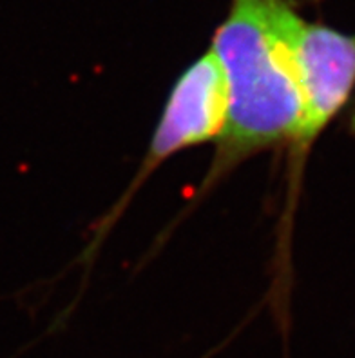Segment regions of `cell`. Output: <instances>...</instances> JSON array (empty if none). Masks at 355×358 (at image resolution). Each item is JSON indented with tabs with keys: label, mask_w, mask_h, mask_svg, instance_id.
Returning a JSON list of instances; mask_svg holds the SVG:
<instances>
[{
	"label": "cell",
	"mask_w": 355,
	"mask_h": 358,
	"mask_svg": "<svg viewBox=\"0 0 355 358\" xmlns=\"http://www.w3.org/2000/svg\"><path fill=\"white\" fill-rule=\"evenodd\" d=\"M301 20L294 0H230L211 41L227 84V122L189 208L243 162L294 141L303 108L296 66Z\"/></svg>",
	"instance_id": "cell-1"
},
{
	"label": "cell",
	"mask_w": 355,
	"mask_h": 358,
	"mask_svg": "<svg viewBox=\"0 0 355 358\" xmlns=\"http://www.w3.org/2000/svg\"><path fill=\"white\" fill-rule=\"evenodd\" d=\"M229 95L221 66L209 48L178 75L158 118L149 150L123 195L100 220L82 260L89 264L129 202L165 160L203 144H216L225 129Z\"/></svg>",
	"instance_id": "cell-2"
},
{
	"label": "cell",
	"mask_w": 355,
	"mask_h": 358,
	"mask_svg": "<svg viewBox=\"0 0 355 358\" xmlns=\"http://www.w3.org/2000/svg\"><path fill=\"white\" fill-rule=\"evenodd\" d=\"M296 66L303 108L296 136L288 145V222L312 148L355 93V35L303 17L296 36Z\"/></svg>",
	"instance_id": "cell-3"
}]
</instances>
